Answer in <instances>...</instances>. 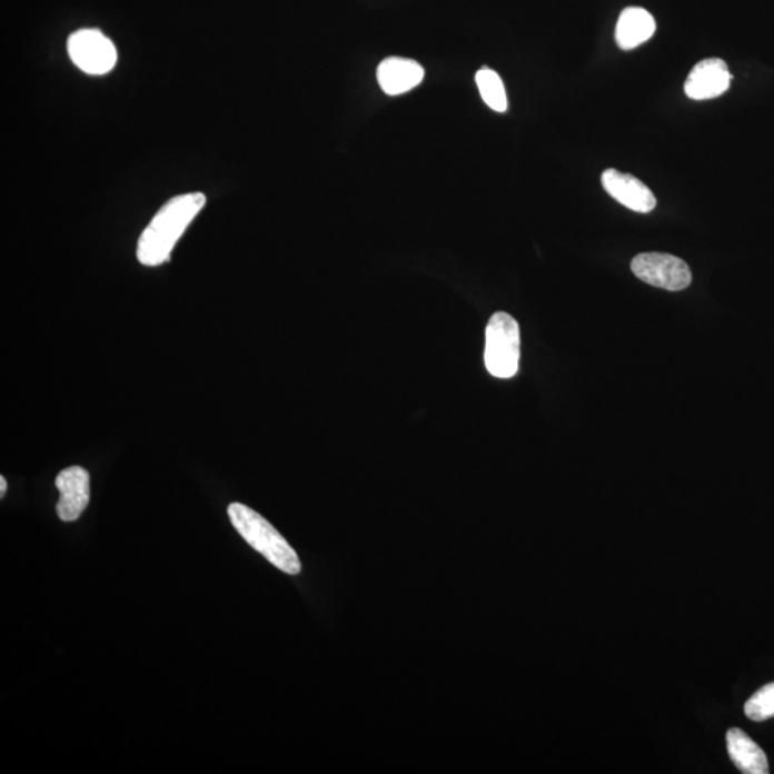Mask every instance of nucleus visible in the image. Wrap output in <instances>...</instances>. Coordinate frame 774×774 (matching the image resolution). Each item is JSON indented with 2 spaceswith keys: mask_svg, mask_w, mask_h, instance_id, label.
<instances>
[{
  "mask_svg": "<svg viewBox=\"0 0 774 774\" xmlns=\"http://www.w3.org/2000/svg\"><path fill=\"white\" fill-rule=\"evenodd\" d=\"M206 201L202 192L182 194L167 201L138 240V261L143 266L156 267L170 260L177 241L205 208Z\"/></svg>",
  "mask_w": 774,
  "mask_h": 774,
  "instance_id": "obj_1",
  "label": "nucleus"
},
{
  "mask_svg": "<svg viewBox=\"0 0 774 774\" xmlns=\"http://www.w3.org/2000/svg\"><path fill=\"white\" fill-rule=\"evenodd\" d=\"M227 514L237 533L269 563L289 575L300 573L299 555L269 520L262 518L256 510L238 503L228 506Z\"/></svg>",
  "mask_w": 774,
  "mask_h": 774,
  "instance_id": "obj_2",
  "label": "nucleus"
},
{
  "mask_svg": "<svg viewBox=\"0 0 774 774\" xmlns=\"http://www.w3.org/2000/svg\"><path fill=\"white\" fill-rule=\"evenodd\" d=\"M518 321L508 312H495L486 327L485 366L494 377L510 379L519 367Z\"/></svg>",
  "mask_w": 774,
  "mask_h": 774,
  "instance_id": "obj_3",
  "label": "nucleus"
},
{
  "mask_svg": "<svg viewBox=\"0 0 774 774\" xmlns=\"http://www.w3.org/2000/svg\"><path fill=\"white\" fill-rule=\"evenodd\" d=\"M72 62L89 76H103L116 67L118 54L111 39L98 29H79L68 39Z\"/></svg>",
  "mask_w": 774,
  "mask_h": 774,
  "instance_id": "obj_4",
  "label": "nucleus"
},
{
  "mask_svg": "<svg viewBox=\"0 0 774 774\" xmlns=\"http://www.w3.org/2000/svg\"><path fill=\"white\" fill-rule=\"evenodd\" d=\"M632 270L639 280L668 291L687 289L692 282L687 262L666 252H643L634 257Z\"/></svg>",
  "mask_w": 774,
  "mask_h": 774,
  "instance_id": "obj_5",
  "label": "nucleus"
},
{
  "mask_svg": "<svg viewBox=\"0 0 774 774\" xmlns=\"http://www.w3.org/2000/svg\"><path fill=\"white\" fill-rule=\"evenodd\" d=\"M59 490L57 514L63 523H72L89 504V474L81 466H69L54 479Z\"/></svg>",
  "mask_w": 774,
  "mask_h": 774,
  "instance_id": "obj_6",
  "label": "nucleus"
},
{
  "mask_svg": "<svg viewBox=\"0 0 774 774\" xmlns=\"http://www.w3.org/2000/svg\"><path fill=\"white\" fill-rule=\"evenodd\" d=\"M604 190L618 201L619 205L629 208L635 212L647 215L657 206L656 197L643 181L632 176L624 173L614 168L605 170L602 176Z\"/></svg>",
  "mask_w": 774,
  "mask_h": 774,
  "instance_id": "obj_7",
  "label": "nucleus"
},
{
  "mask_svg": "<svg viewBox=\"0 0 774 774\" xmlns=\"http://www.w3.org/2000/svg\"><path fill=\"white\" fill-rule=\"evenodd\" d=\"M732 76L726 62L708 58L692 69L684 83V92L694 101H706L723 96L731 88Z\"/></svg>",
  "mask_w": 774,
  "mask_h": 774,
  "instance_id": "obj_8",
  "label": "nucleus"
},
{
  "mask_svg": "<svg viewBox=\"0 0 774 774\" xmlns=\"http://www.w3.org/2000/svg\"><path fill=\"white\" fill-rule=\"evenodd\" d=\"M425 69L414 59L390 57L377 68V82L387 96L396 97L411 91L424 81Z\"/></svg>",
  "mask_w": 774,
  "mask_h": 774,
  "instance_id": "obj_9",
  "label": "nucleus"
},
{
  "mask_svg": "<svg viewBox=\"0 0 774 774\" xmlns=\"http://www.w3.org/2000/svg\"><path fill=\"white\" fill-rule=\"evenodd\" d=\"M653 14L643 8L624 9L615 28V41L623 51H632L656 33Z\"/></svg>",
  "mask_w": 774,
  "mask_h": 774,
  "instance_id": "obj_10",
  "label": "nucleus"
},
{
  "mask_svg": "<svg viewBox=\"0 0 774 774\" xmlns=\"http://www.w3.org/2000/svg\"><path fill=\"white\" fill-rule=\"evenodd\" d=\"M727 751L732 762L744 774H767L768 762L756 742L741 728H731L727 732Z\"/></svg>",
  "mask_w": 774,
  "mask_h": 774,
  "instance_id": "obj_11",
  "label": "nucleus"
},
{
  "mask_svg": "<svg viewBox=\"0 0 774 774\" xmlns=\"http://www.w3.org/2000/svg\"><path fill=\"white\" fill-rule=\"evenodd\" d=\"M475 82L486 106L496 112L506 111L508 98H506L504 82L498 73L493 71V69L484 67L476 72Z\"/></svg>",
  "mask_w": 774,
  "mask_h": 774,
  "instance_id": "obj_12",
  "label": "nucleus"
},
{
  "mask_svg": "<svg viewBox=\"0 0 774 774\" xmlns=\"http://www.w3.org/2000/svg\"><path fill=\"white\" fill-rule=\"evenodd\" d=\"M744 713L753 722H764L774 717V683L767 684L753 694L744 706Z\"/></svg>",
  "mask_w": 774,
  "mask_h": 774,
  "instance_id": "obj_13",
  "label": "nucleus"
},
{
  "mask_svg": "<svg viewBox=\"0 0 774 774\" xmlns=\"http://www.w3.org/2000/svg\"><path fill=\"white\" fill-rule=\"evenodd\" d=\"M7 489H8L7 479H4V476H0V496H2V498H3L4 494H7Z\"/></svg>",
  "mask_w": 774,
  "mask_h": 774,
  "instance_id": "obj_14",
  "label": "nucleus"
}]
</instances>
